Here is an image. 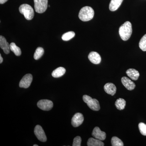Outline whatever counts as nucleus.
I'll return each instance as SVG.
<instances>
[{
  "instance_id": "nucleus-1",
  "label": "nucleus",
  "mask_w": 146,
  "mask_h": 146,
  "mask_svg": "<svg viewBox=\"0 0 146 146\" xmlns=\"http://www.w3.org/2000/svg\"><path fill=\"white\" fill-rule=\"evenodd\" d=\"M132 33V25L129 21H127L120 27L119 34L121 39L127 41L130 38Z\"/></svg>"
},
{
  "instance_id": "nucleus-2",
  "label": "nucleus",
  "mask_w": 146,
  "mask_h": 146,
  "mask_svg": "<svg viewBox=\"0 0 146 146\" xmlns=\"http://www.w3.org/2000/svg\"><path fill=\"white\" fill-rule=\"evenodd\" d=\"M94 11L90 7H82L80 11L78 17L79 19L84 22L90 21L94 18Z\"/></svg>"
},
{
  "instance_id": "nucleus-3",
  "label": "nucleus",
  "mask_w": 146,
  "mask_h": 146,
  "mask_svg": "<svg viewBox=\"0 0 146 146\" xmlns=\"http://www.w3.org/2000/svg\"><path fill=\"white\" fill-rule=\"evenodd\" d=\"M19 9L20 13L24 15L27 20H31L34 17V10L29 5L27 4L22 5L19 7Z\"/></svg>"
},
{
  "instance_id": "nucleus-4",
  "label": "nucleus",
  "mask_w": 146,
  "mask_h": 146,
  "mask_svg": "<svg viewBox=\"0 0 146 146\" xmlns=\"http://www.w3.org/2000/svg\"><path fill=\"white\" fill-rule=\"evenodd\" d=\"M82 98L90 109L94 111H98L100 109L99 102L97 99L92 98L87 95H84Z\"/></svg>"
},
{
  "instance_id": "nucleus-5",
  "label": "nucleus",
  "mask_w": 146,
  "mask_h": 146,
  "mask_svg": "<svg viewBox=\"0 0 146 146\" xmlns=\"http://www.w3.org/2000/svg\"><path fill=\"white\" fill-rule=\"evenodd\" d=\"M35 9L37 13H44L48 7V0H34Z\"/></svg>"
},
{
  "instance_id": "nucleus-6",
  "label": "nucleus",
  "mask_w": 146,
  "mask_h": 146,
  "mask_svg": "<svg viewBox=\"0 0 146 146\" xmlns=\"http://www.w3.org/2000/svg\"><path fill=\"white\" fill-rule=\"evenodd\" d=\"M37 106L39 108L44 111H49L52 108L53 104L51 101L48 100H40L37 102Z\"/></svg>"
},
{
  "instance_id": "nucleus-7",
  "label": "nucleus",
  "mask_w": 146,
  "mask_h": 146,
  "mask_svg": "<svg viewBox=\"0 0 146 146\" xmlns=\"http://www.w3.org/2000/svg\"><path fill=\"white\" fill-rule=\"evenodd\" d=\"M34 133L37 139L42 142L47 141V137L44 130L41 126L36 125L34 129Z\"/></svg>"
},
{
  "instance_id": "nucleus-8",
  "label": "nucleus",
  "mask_w": 146,
  "mask_h": 146,
  "mask_svg": "<svg viewBox=\"0 0 146 146\" xmlns=\"http://www.w3.org/2000/svg\"><path fill=\"white\" fill-rule=\"evenodd\" d=\"M33 80V76L31 74H28L24 76L19 83L21 88L27 89L30 86Z\"/></svg>"
},
{
  "instance_id": "nucleus-9",
  "label": "nucleus",
  "mask_w": 146,
  "mask_h": 146,
  "mask_svg": "<svg viewBox=\"0 0 146 146\" xmlns=\"http://www.w3.org/2000/svg\"><path fill=\"white\" fill-rule=\"evenodd\" d=\"M84 118L83 115L80 113H76L73 116L72 119V124L75 127L81 125L83 122Z\"/></svg>"
},
{
  "instance_id": "nucleus-10",
  "label": "nucleus",
  "mask_w": 146,
  "mask_h": 146,
  "mask_svg": "<svg viewBox=\"0 0 146 146\" xmlns=\"http://www.w3.org/2000/svg\"><path fill=\"white\" fill-rule=\"evenodd\" d=\"M92 135L94 138L102 141H104L106 138V133L104 131H102L98 127L94 128Z\"/></svg>"
},
{
  "instance_id": "nucleus-11",
  "label": "nucleus",
  "mask_w": 146,
  "mask_h": 146,
  "mask_svg": "<svg viewBox=\"0 0 146 146\" xmlns=\"http://www.w3.org/2000/svg\"><path fill=\"white\" fill-rule=\"evenodd\" d=\"M121 82L124 86L129 91L133 90L136 87L135 83L126 77L124 76L122 78Z\"/></svg>"
},
{
  "instance_id": "nucleus-12",
  "label": "nucleus",
  "mask_w": 146,
  "mask_h": 146,
  "mask_svg": "<svg viewBox=\"0 0 146 146\" xmlns=\"http://www.w3.org/2000/svg\"><path fill=\"white\" fill-rule=\"evenodd\" d=\"M0 47L6 54H8L10 52V45L5 38L1 35L0 36Z\"/></svg>"
},
{
  "instance_id": "nucleus-13",
  "label": "nucleus",
  "mask_w": 146,
  "mask_h": 146,
  "mask_svg": "<svg viewBox=\"0 0 146 146\" xmlns=\"http://www.w3.org/2000/svg\"><path fill=\"white\" fill-rule=\"evenodd\" d=\"M88 58L91 63L94 64H98L101 61V57L98 52H91L88 56Z\"/></svg>"
},
{
  "instance_id": "nucleus-14",
  "label": "nucleus",
  "mask_w": 146,
  "mask_h": 146,
  "mask_svg": "<svg viewBox=\"0 0 146 146\" xmlns=\"http://www.w3.org/2000/svg\"><path fill=\"white\" fill-rule=\"evenodd\" d=\"M104 90L107 94L113 96L116 94L117 88L114 84L107 83L104 85Z\"/></svg>"
},
{
  "instance_id": "nucleus-15",
  "label": "nucleus",
  "mask_w": 146,
  "mask_h": 146,
  "mask_svg": "<svg viewBox=\"0 0 146 146\" xmlns=\"http://www.w3.org/2000/svg\"><path fill=\"white\" fill-rule=\"evenodd\" d=\"M127 74L132 80H136L138 79L140 74L138 71L134 69H129L127 70Z\"/></svg>"
},
{
  "instance_id": "nucleus-16",
  "label": "nucleus",
  "mask_w": 146,
  "mask_h": 146,
  "mask_svg": "<svg viewBox=\"0 0 146 146\" xmlns=\"http://www.w3.org/2000/svg\"><path fill=\"white\" fill-rule=\"evenodd\" d=\"M123 0H111L109 5V9L112 11H115L120 7Z\"/></svg>"
},
{
  "instance_id": "nucleus-17",
  "label": "nucleus",
  "mask_w": 146,
  "mask_h": 146,
  "mask_svg": "<svg viewBox=\"0 0 146 146\" xmlns=\"http://www.w3.org/2000/svg\"><path fill=\"white\" fill-rule=\"evenodd\" d=\"M88 146H104V143L102 141L97 139L96 138H89L87 143Z\"/></svg>"
},
{
  "instance_id": "nucleus-18",
  "label": "nucleus",
  "mask_w": 146,
  "mask_h": 146,
  "mask_svg": "<svg viewBox=\"0 0 146 146\" xmlns=\"http://www.w3.org/2000/svg\"><path fill=\"white\" fill-rule=\"evenodd\" d=\"M65 72L66 70L65 68L63 67H59L53 71L52 75L54 78H57L63 76L65 74Z\"/></svg>"
},
{
  "instance_id": "nucleus-19",
  "label": "nucleus",
  "mask_w": 146,
  "mask_h": 146,
  "mask_svg": "<svg viewBox=\"0 0 146 146\" xmlns=\"http://www.w3.org/2000/svg\"><path fill=\"white\" fill-rule=\"evenodd\" d=\"M115 105L117 109L123 110L125 107L126 101L123 99L119 98L115 102Z\"/></svg>"
},
{
  "instance_id": "nucleus-20",
  "label": "nucleus",
  "mask_w": 146,
  "mask_h": 146,
  "mask_svg": "<svg viewBox=\"0 0 146 146\" xmlns=\"http://www.w3.org/2000/svg\"><path fill=\"white\" fill-rule=\"evenodd\" d=\"M10 48L11 50L13 52L16 56H20L21 55L22 52H21V48L17 46L15 43H11Z\"/></svg>"
},
{
  "instance_id": "nucleus-21",
  "label": "nucleus",
  "mask_w": 146,
  "mask_h": 146,
  "mask_svg": "<svg viewBox=\"0 0 146 146\" xmlns=\"http://www.w3.org/2000/svg\"><path fill=\"white\" fill-rule=\"evenodd\" d=\"M44 51L42 47H38L36 48L34 54V58L35 60H38L44 54Z\"/></svg>"
},
{
  "instance_id": "nucleus-22",
  "label": "nucleus",
  "mask_w": 146,
  "mask_h": 146,
  "mask_svg": "<svg viewBox=\"0 0 146 146\" xmlns=\"http://www.w3.org/2000/svg\"><path fill=\"white\" fill-rule=\"evenodd\" d=\"M75 35V33L73 31H69L64 33L62 35V39L63 41H68L70 40Z\"/></svg>"
},
{
  "instance_id": "nucleus-23",
  "label": "nucleus",
  "mask_w": 146,
  "mask_h": 146,
  "mask_svg": "<svg viewBox=\"0 0 146 146\" xmlns=\"http://www.w3.org/2000/svg\"><path fill=\"white\" fill-rule=\"evenodd\" d=\"M111 144L112 146H124L122 141L116 136H114L111 139Z\"/></svg>"
},
{
  "instance_id": "nucleus-24",
  "label": "nucleus",
  "mask_w": 146,
  "mask_h": 146,
  "mask_svg": "<svg viewBox=\"0 0 146 146\" xmlns=\"http://www.w3.org/2000/svg\"><path fill=\"white\" fill-rule=\"evenodd\" d=\"M139 46L143 51H146V34L141 38L139 42Z\"/></svg>"
},
{
  "instance_id": "nucleus-25",
  "label": "nucleus",
  "mask_w": 146,
  "mask_h": 146,
  "mask_svg": "<svg viewBox=\"0 0 146 146\" xmlns=\"http://www.w3.org/2000/svg\"><path fill=\"white\" fill-rule=\"evenodd\" d=\"M138 128L142 135L146 136V124L143 123H140L138 124Z\"/></svg>"
},
{
  "instance_id": "nucleus-26",
  "label": "nucleus",
  "mask_w": 146,
  "mask_h": 146,
  "mask_svg": "<svg viewBox=\"0 0 146 146\" xmlns=\"http://www.w3.org/2000/svg\"><path fill=\"white\" fill-rule=\"evenodd\" d=\"M82 139L81 137L78 136L74 138V141H73V146H81V143Z\"/></svg>"
},
{
  "instance_id": "nucleus-27",
  "label": "nucleus",
  "mask_w": 146,
  "mask_h": 146,
  "mask_svg": "<svg viewBox=\"0 0 146 146\" xmlns=\"http://www.w3.org/2000/svg\"><path fill=\"white\" fill-rule=\"evenodd\" d=\"M8 0H0V3L1 4H3L5 3V2H6Z\"/></svg>"
},
{
  "instance_id": "nucleus-28",
  "label": "nucleus",
  "mask_w": 146,
  "mask_h": 146,
  "mask_svg": "<svg viewBox=\"0 0 146 146\" xmlns=\"http://www.w3.org/2000/svg\"><path fill=\"white\" fill-rule=\"evenodd\" d=\"M3 62V58L2 57L1 55L0 54V63H2Z\"/></svg>"
},
{
  "instance_id": "nucleus-29",
  "label": "nucleus",
  "mask_w": 146,
  "mask_h": 146,
  "mask_svg": "<svg viewBox=\"0 0 146 146\" xmlns=\"http://www.w3.org/2000/svg\"><path fill=\"white\" fill-rule=\"evenodd\" d=\"M33 146H38V145H33Z\"/></svg>"
}]
</instances>
